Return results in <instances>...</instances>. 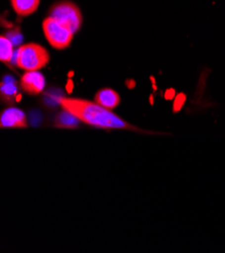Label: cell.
Returning a JSON list of instances; mask_svg holds the SVG:
<instances>
[{
  "label": "cell",
  "instance_id": "obj_7",
  "mask_svg": "<svg viewBox=\"0 0 225 253\" xmlns=\"http://www.w3.org/2000/svg\"><path fill=\"white\" fill-rule=\"evenodd\" d=\"M95 102L99 105L103 106L106 109L112 110L118 106L120 103V96L119 94L110 88H105L99 90L95 94Z\"/></svg>",
  "mask_w": 225,
  "mask_h": 253
},
{
  "label": "cell",
  "instance_id": "obj_11",
  "mask_svg": "<svg viewBox=\"0 0 225 253\" xmlns=\"http://www.w3.org/2000/svg\"><path fill=\"white\" fill-rule=\"evenodd\" d=\"M14 81H6V82H2L1 84V93L2 96L5 97L7 100L9 99H13L16 95V87L15 84L13 83Z\"/></svg>",
  "mask_w": 225,
  "mask_h": 253
},
{
  "label": "cell",
  "instance_id": "obj_10",
  "mask_svg": "<svg viewBox=\"0 0 225 253\" xmlns=\"http://www.w3.org/2000/svg\"><path fill=\"white\" fill-rule=\"evenodd\" d=\"M0 60L3 63H9L13 58V42L5 37L0 38Z\"/></svg>",
  "mask_w": 225,
  "mask_h": 253
},
{
  "label": "cell",
  "instance_id": "obj_8",
  "mask_svg": "<svg viewBox=\"0 0 225 253\" xmlns=\"http://www.w3.org/2000/svg\"><path fill=\"white\" fill-rule=\"evenodd\" d=\"M13 10L20 16L33 14L39 7L41 0H10Z\"/></svg>",
  "mask_w": 225,
  "mask_h": 253
},
{
  "label": "cell",
  "instance_id": "obj_4",
  "mask_svg": "<svg viewBox=\"0 0 225 253\" xmlns=\"http://www.w3.org/2000/svg\"><path fill=\"white\" fill-rule=\"evenodd\" d=\"M43 31L49 44L57 49H64L68 47L73 41L74 34L65 25L51 16L44 20Z\"/></svg>",
  "mask_w": 225,
  "mask_h": 253
},
{
  "label": "cell",
  "instance_id": "obj_1",
  "mask_svg": "<svg viewBox=\"0 0 225 253\" xmlns=\"http://www.w3.org/2000/svg\"><path fill=\"white\" fill-rule=\"evenodd\" d=\"M60 104L63 110L69 111L81 122L94 126V127L135 130V126L96 102L80 98H62L60 99Z\"/></svg>",
  "mask_w": 225,
  "mask_h": 253
},
{
  "label": "cell",
  "instance_id": "obj_6",
  "mask_svg": "<svg viewBox=\"0 0 225 253\" xmlns=\"http://www.w3.org/2000/svg\"><path fill=\"white\" fill-rule=\"evenodd\" d=\"M0 125L2 128H26L28 126L27 116L23 111L11 107L2 112Z\"/></svg>",
  "mask_w": 225,
  "mask_h": 253
},
{
  "label": "cell",
  "instance_id": "obj_5",
  "mask_svg": "<svg viewBox=\"0 0 225 253\" xmlns=\"http://www.w3.org/2000/svg\"><path fill=\"white\" fill-rule=\"evenodd\" d=\"M20 86L24 92L37 95L44 90L45 86V79L41 72L30 71L21 77Z\"/></svg>",
  "mask_w": 225,
  "mask_h": 253
},
{
  "label": "cell",
  "instance_id": "obj_2",
  "mask_svg": "<svg viewBox=\"0 0 225 253\" xmlns=\"http://www.w3.org/2000/svg\"><path fill=\"white\" fill-rule=\"evenodd\" d=\"M49 62L47 50L35 42L21 45L15 55V64L18 68L30 72L39 71Z\"/></svg>",
  "mask_w": 225,
  "mask_h": 253
},
{
  "label": "cell",
  "instance_id": "obj_3",
  "mask_svg": "<svg viewBox=\"0 0 225 253\" xmlns=\"http://www.w3.org/2000/svg\"><path fill=\"white\" fill-rule=\"evenodd\" d=\"M65 25L74 35L76 34L82 25L83 16L79 7L71 1L58 2L51 7L49 15Z\"/></svg>",
  "mask_w": 225,
  "mask_h": 253
},
{
  "label": "cell",
  "instance_id": "obj_9",
  "mask_svg": "<svg viewBox=\"0 0 225 253\" xmlns=\"http://www.w3.org/2000/svg\"><path fill=\"white\" fill-rule=\"evenodd\" d=\"M80 120L75 116L74 114L70 113L69 111L63 110L58 117L56 118V126L59 128H66V129H74L76 128Z\"/></svg>",
  "mask_w": 225,
  "mask_h": 253
}]
</instances>
